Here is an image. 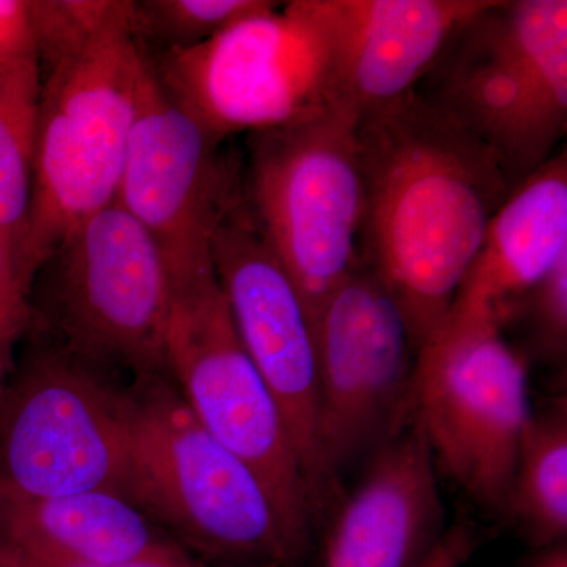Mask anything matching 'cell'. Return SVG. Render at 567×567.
I'll use <instances>...</instances> for the list:
<instances>
[{
	"label": "cell",
	"instance_id": "6da1fadb",
	"mask_svg": "<svg viewBox=\"0 0 567 567\" xmlns=\"http://www.w3.org/2000/svg\"><path fill=\"white\" fill-rule=\"evenodd\" d=\"M360 262L401 306L417 352L443 327L514 186L495 153L425 93L358 117Z\"/></svg>",
	"mask_w": 567,
	"mask_h": 567
},
{
	"label": "cell",
	"instance_id": "7a4b0ae2",
	"mask_svg": "<svg viewBox=\"0 0 567 567\" xmlns=\"http://www.w3.org/2000/svg\"><path fill=\"white\" fill-rule=\"evenodd\" d=\"M39 62L32 204L22 248L33 281L73 230L115 203L152 78L128 0H87Z\"/></svg>",
	"mask_w": 567,
	"mask_h": 567
},
{
	"label": "cell",
	"instance_id": "3957f363",
	"mask_svg": "<svg viewBox=\"0 0 567 567\" xmlns=\"http://www.w3.org/2000/svg\"><path fill=\"white\" fill-rule=\"evenodd\" d=\"M132 503L216 567H284L303 554L260 477L199 423L169 374L125 383Z\"/></svg>",
	"mask_w": 567,
	"mask_h": 567
},
{
	"label": "cell",
	"instance_id": "277c9868",
	"mask_svg": "<svg viewBox=\"0 0 567 567\" xmlns=\"http://www.w3.org/2000/svg\"><path fill=\"white\" fill-rule=\"evenodd\" d=\"M429 74L425 95L495 153L516 188L566 133V0H495Z\"/></svg>",
	"mask_w": 567,
	"mask_h": 567
},
{
	"label": "cell",
	"instance_id": "5b68a950",
	"mask_svg": "<svg viewBox=\"0 0 567 567\" xmlns=\"http://www.w3.org/2000/svg\"><path fill=\"white\" fill-rule=\"evenodd\" d=\"M171 303L173 281L158 245L112 203L73 230L41 268L31 330L106 374H167Z\"/></svg>",
	"mask_w": 567,
	"mask_h": 567
},
{
	"label": "cell",
	"instance_id": "8992f818",
	"mask_svg": "<svg viewBox=\"0 0 567 567\" xmlns=\"http://www.w3.org/2000/svg\"><path fill=\"white\" fill-rule=\"evenodd\" d=\"M39 336L0 390V491L132 502L125 383Z\"/></svg>",
	"mask_w": 567,
	"mask_h": 567
},
{
	"label": "cell",
	"instance_id": "52a82bcc",
	"mask_svg": "<svg viewBox=\"0 0 567 567\" xmlns=\"http://www.w3.org/2000/svg\"><path fill=\"white\" fill-rule=\"evenodd\" d=\"M148 59L166 95L224 142L344 110L330 40L308 0L279 3L203 44Z\"/></svg>",
	"mask_w": 567,
	"mask_h": 567
},
{
	"label": "cell",
	"instance_id": "ba28073f",
	"mask_svg": "<svg viewBox=\"0 0 567 567\" xmlns=\"http://www.w3.org/2000/svg\"><path fill=\"white\" fill-rule=\"evenodd\" d=\"M357 122L354 112L339 110L249 136L246 205L312 320L361 264L364 188Z\"/></svg>",
	"mask_w": 567,
	"mask_h": 567
},
{
	"label": "cell",
	"instance_id": "9c48e42d",
	"mask_svg": "<svg viewBox=\"0 0 567 567\" xmlns=\"http://www.w3.org/2000/svg\"><path fill=\"white\" fill-rule=\"evenodd\" d=\"M532 410L527 361L484 317H447L417 352L409 421L451 480L505 513Z\"/></svg>",
	"mask_w": 567,
	"mask_h": 567
},
{
	"label": "cell",
	"instance_id": "30bf717a",
	"mask_svg": "<svg viewBox=\"0 0 567 567\" xmlns=\"http://www.w3.org/2000/svg\"><path fill=\"white\" fill-rule=\"evenodd\" d=\"M166 369L199 423L260 477L305 551L315 506L303 468L215 274L173 284Z\"/></svg>",
	"mask_w": 567,
	"mask_h": 567
},
{
	"label": "cell",
	"instance_id": "8fae6325",
	"mask_svg": "<svg viewBox=\"0 0 567 567\" xmlns=\"http://www.w3.org/2000/svg\"><path fill=\"white\" fill-rule=\"evenodd\" d=\"M319 450L331 483L409 423L417 349L404 312L363 264L315 317Z\"/></svg>",
	"mask_w": 567,
	"mask_h": 567
},
{
	"label": "cell",
	"instance_id": "7c38bea8",
	"mask_svg": "<svg viewBox=\"0 0 567 567\" xmlns=\"http://www.w3.org/2000/svg\"><path fill=\"white\" fill-rule=\"evenodd\" d=\"M223 145L166 95L152 70L115 203L151 234L173 284L215 274L213 238L245 200L244 171Z\"/></svg>",
	"mask_w": 567,
	"mask_h": 567
},
{
	"label": "cell",
	"instance_id": "4fadbf2b",
	"mask_svg": "<svg viewBox=\"0 0 567 567\" xmlns=\"http://www.w3.org/2000/svg\"><path fill=\"white\" fill-rule=\"evenodd\" d=\"M212 260L238 336L279 406L316 509L331 481L319 450L315 320L246 200L216 230Z\"/></svg>",
	"mask_w": 567,
	"mask_h": 567
},
{
	"label": "cell",
	"instance_id": "5bb4252c",
	"mask_svg": "<svg viewBox=\"0 0 567 567\" xmlns=\"http://www.w3.org/2000/svg\"><path fill=\"white\" fill-rule=\"evenodd\" d=\"M495 0H308L333 55L339 102L360 117L415 91Z\"/></svg>",
	"mask_w": 567,
	"mask_h": 567
},
{
	"label": "cell",
	"instance_id": "9a60e30c",
	"mask_svg": "<svg viewBox=\"0 0 567 567\" xmlns=\"http://www.w3.org/2000/svg\"><path fill=\"white\" fill-rule=\"evenodd\" d=\"M409 424L380 447L339 511L322 567H420L442 539L434 456Z\"/></svg>",
	"mask_w": 567,
	"mask_h": 567
},
{
	"label": "cell",
	"instance_id": "2e32d148",
	"mask_svg": "<svg viewBox=\"0 0 567 567\" xmlns=\"http://www.w3.org/2000/svg\"><path fill=\"white\" fill-rule=\"evenodd\" d=\"M567 256V155L555 153L518 183L488 224L447 317L505 324L517 305Z\"/></svg>",
	"mask_w": 567,
	"mask_h": 567
},
{
	"label": "cell",
	"instance_id": "e0dca14e",
	"mask_svg": "<svg viewBox=\"0 0 567 567\" xmlns=\"http://www.w3.org/2000/svg\"><path fill=\"white\" fill-rule=\"evenodd\" d=\"M182 551L188 550L122 496L107 492L25 496L0 491V555L102 566Z\"/></svg>",
	"mask_w": 567,
	"mask_h": 567
},
{
	"label": "cell",
	"instance_id": "ac0fdd59",
	"mask_svg": "<svg viewBox=\"0 0 567 567\" xmlns=\"http://www.w3.org/2000/svg\"><path fill=\"white\" fill-rule=\"evenodd\" d=\"M505 513L537 546L567 532V412L557 402L532 413L525 425Z\"/></svg>",
	"mask_w": 567,
	"mask_h": 567
},
{
	"label": "cell",
	"instance_id": "d6986e66",
	"mask_svg": "<svg viewBox=\"0 0 567 567\" xmlns=\"http://www.w3.org/2000/svg\"><path fill=\"white\" fill-rule=\"evenodd\" d=\"M40 92L39 55L0 70V227L17 246L25 274L22 248L32 204Z\"/></svg>",
	"mask_w": 567,
	"mask_h": 567
},
{
	"label": "cell",
	"instance_id": "ffe728a7",
	"mask_svg": "<svg viewBox=\"0 0 567 567\" xmlns=\"http://www.w3.org/2000/svg\"><path fill=\"white\" fill-rule=\"evenodd\" d=\"M278 6L270 0H144L133 2L134 31L145 51L152 44L158 52L186 50Z\"/></svg>",
	"mask_w": 567,
	"mask_h": 567
},
{
	"label": "cell",
	"instance_id": "44dd1931",
	"mask_svg": "<svg viewBox=\"0 0 567 567\" xmlns=\"http://www.w3.org/2000/svg\"><path fill=\"white\" fill-rule=\"evenodd\" d=\"M32 292L33 281L22 268L17 246L0 227V390L31 331Z\"/></svg>",
	"mask_w": 567,
	"mask_h": 567
},
{
	"label": "cell",
	"instance_id": "7402d4cb",
	"mask_svg": "<svg viewBox=\"0 0 567 567\" xmlns=\"http://www.w3.org/2000/svg\"><path fill=\"white\" fill-rule=\"evenodd\" d=\"M527 317L537 350L550 360L565 358L567 347V256L517 305Z\"/></svg>",
	"mask_w": 567,
	"mask_h": 567
},
{
	"label": "cell",
	"instance_id": "603a6c76",
	"mask_svg": "<svg viewBox=\"0 0 567 567\" xmlns=\"http://www.w3.org/2000/svg\"><path fill=\"white\" fill-rule=\"evenodd\" d=\"M37 54L33 0H0V70Z\"/></svg>",
	"mask_w": 567,
	"mask_h": 567
},
{
	"label": "cell",
	"instance_id": "cb8c5ba5",
	"mask_svg": "<svg viewBox=\"0 0 567 567\" xmlns=\"http://www.w3.org/2000/svg\"><path fill=\"white\" fill-rule=\"evenodd\" d=\"M475 551V535L466 524H456L442 536L420 567H462Z\"/></svg>",
	"mask_w": 567,
	"mask_h": 567
},
{
	"label": "cell",
	"instance_id": "d4e9b609",
	"mask_svg": "<svg viewBox=\"0 0 567 567\" xmlns=\"http://www.w3.org/2000/svg\"><path fill=\"white\" fill-rule=\"evenodd\" d=\"M0 567H216L208 565L203 559L194 557L189 551L182 554L167 555V557H153L136 559V561L118 563V565L102 566H73L55 565V563L32 561V559H22L0 555Z\"/></svg>",
	"mask_w": 567,
	"mask_h": 567
},
{
	"label": "cell",
	"instance_id": "484cf974",
	"mask_svg": "<svg viewBox=\"0 0 567 567\" xmlns=\"http://www.w3.org/2000/svg\"><path fill=\"white\" fill-rule=\"evenodd\" d=\"M536 567H567L566 550H558L555 554L548 555Z\"/></svg>",
	"mask_w": 567,
	"mask_h": 567
}]
</instances>
